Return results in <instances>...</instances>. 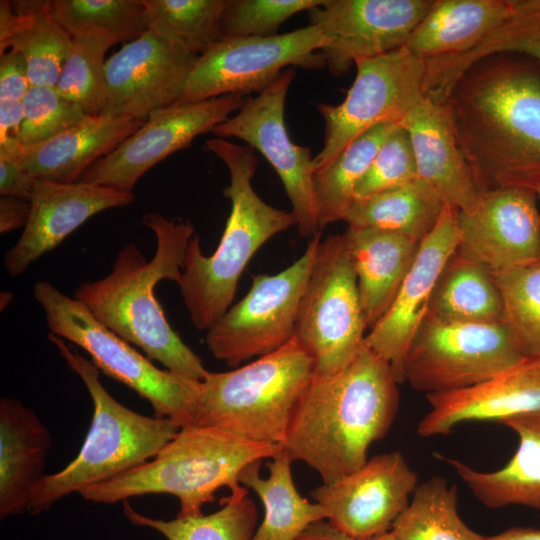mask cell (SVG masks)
<instances>
[{
  "instance_id": "obj_1",
  "label": "cell",
  "mask_w": 540,
  "mask_h": 540,
  "mask_svg": "<svg viewBox=\"0 0 540 540\" xmlns=\"http://www.w3.org/2000/svg\"><path fill=\"white\" fill-rule=\"evenodd\" d=\"M447 102L458 144L482 192L540 185V64L501 53L471 65Z\"/></svg>"
},
{
  "instance_id": "obj_2",
  "label": "cell",
  "mask_w": 540,
  "mask_h": 540,
  "mask_svg": "<svg viewBox=\"0 0 540 540\" xmlns=\"http://www.w3.org/2000/svg\"><path fill=\"white\" fill-rule=\"evenodd\" d=\"M398 384L389 364L363 342L342 369L314 375L294 410L284 449L324 484L357 471L398 413Z\"/></svg>"
},
{
  "instance_id": "obj_3",
  "label": "cell",
  "mask_w": 540,
  "mask_h": 540,
  "mask_svg": "<svg viewBox=\"0 0 540 540\" xmlns=\"http://www.w3.org/2000/svg\"><path fill=\"white\" fill-rule=\"evenodd\" d=\"M143 224L156 237V251L147 261L134 244L117 254L105 277L81 283L74 298L105 327L142 349L167 370L202 381L208 370L201 358L172 329L155 297L157 283L180 277L189 242L195 234L190 221L147 213Z\"/></svg>"
},
{
  "instance_id": "obj_4",
  "label": "cell",
  "mask_w": 540,
  "mask_h": 540,
  "mask_svg": "<svg viewBox=\"0 0 540 540\" xmlns=\"http://www.w3.org/2000/svg\"><path fill=\"white\" fill-rule=\"evenodd\" d=\"M204 149L228 168L230 183L223 194L231 211L217 249L205 256L195 233L186 250L176 281L190 318L197 329H209L230 308L239 279L255 253L273 236L293 225L292 212L263 201L252 186L258 159L254 149L221 138L209 139Z\"/></svg>"
},
{
  "instance_id": "obj_5",
  "label": "cell",
  "mask_w": 540,
  "mask_h": 540,
  "mask_svg": "<svg viewBox=\"0 0 540 540\" xmlns=\"http://www.w3.org/2000/svg\"><path fill=\"white\" fill-rule=\"evenodd\" d=\"M283 449L281 444L252 441L214 427H181L151 460L79 494L102 504L169 494L179 501L177 517L198 516L222 487L234 495L248 493L239 482L242 471L252 463L274 458Z\"/></svg>"
},
{
  "instance_id": "obj_6",
  "label": "cell",
  "mask_w": 540,
  "mask_h": 540,
  "mask_svg": "<svg viewBox=\"0 0 540 540\" xmlns=\"http://www.w3.org/2000/svg\"><path fill=\"white\" fill-rule=\"evenodd\" d=\"M68 367L85 384L93 403V417L84 443L62 470L45 475L28 507L33 515L48 511L58 500L105 483L151 460L181 428L169 418L149 417L118 402L103 386L100 371L64 339L52 333Z\"/></svg>"
},
{
  "instance_id": "obj_7",
  "label": "cell",
  "mask_w": 540,
  "mask_h": 540,
  "mask_svg": "<svg viewBox=\"0 0 540 540\" xmlns=\"http://www.w3.org/2000/svg\"><path fill=\"white\" fill-rule=\"evenodd\" d=\"M315 375L313 359L293 338L279 349L227 372H207L191 426L283 445L294 410Z\"/></svg>"
},
{
  "instance_id": "obj_8",
  "label": "cell",
  "mask_w": 540,
  "mask_h": 540,
  "mask_svg": "<svg viewBox=\"0 0 540 540\" xmlns=\"http://www.w3.org/2000/svg\"><path fill=\"white\" fill-rule=\"evenodd\" d=\"M50 333L81 347L106 376L128 386L147 400L158 418L180 427L192 425V413L201 381L156 367L130 343L101 324L74 297L47 281L34 285Z\"/></svg>"
},
{
  "instance_id": "obj_9",
  "label": "cell",
  "mask_w": 540,
  "mask_h": 540,
  "mask_svg": "<svg viewBox=\"0 0 540 540\" xmlns=\"http://www.w3.org/2000/svg\"><path fill=\"white\" fill-rule=\"evenodd\" d=\"M357 277L343 234L320 241L296 319L294 337L328 375L357 354L367 329Z\"/></svg>"
},
{
  "instance_id": "obj_10",
  "label": "cell",
  "mask_w": 540,
  "mask_h": 540,
  "mask_svg": "<svg viewBox=\"0 0 540 540\" xmlns=\"http://www.w3.org/2000/svg\"><path fill=\"white\" fill-rule=\"evenodd\" d=\"M501 322H462L427 315L409 346L403 383L426 395L480 384L521 360Z\"/></svg>"
},
{
  "instance_id": "obj_11",
  "label": "cell",
  "mask_w": 540,
  "mask_h": 540,
  "mask_svg": "<svg viewBox=\"0 0 540 540\" xmlns=\"http://www.w3.org/2000/svg\"><path fill=\"white\" fill-rule=\"evenodd\" d=\"M354 64L356 77L344 100L316 104L324 120V140L313 157L314 174L358 136L382 123H399L426 98L425 62L405 47Z\"/></svg>"
},
{
  "instance_id": "obj_12",
  "label": "cell",
  "mask_w": 540,
  "mask_h": 540,
  "mask_svg": "<svg viewBox=\"0 0 540 540\" xmlns=\"http://www.w3.org/2000/svg\"><path fill=\"white\" fill-rule=\"evenodd\" d=\"M328 39L317 25L268 37H223L198 56L177 103L260 93L286 69L326 66Z\"/></svg>"
},
{
  "instance_id": "obj_13",
  "label": "cell",
  "mask_w": 540,
  "mask_h": 540,
  "mask_svg": "<svg viewBox=\"0 0 540 540\" xmlns=\"http://www.w3.org/2000/svg\"><path fill=\"white\" fill-rule=\"evenodd\" d=\"M320 236L311 238L303 255L289 267L274 275L254 276L248 293L207 329L205 342L216 359L236 367L293 338Z\"/></svg>"
},
{
  "instance_id": "obj_14",
  "label": "cell",
  "mask_w": 540,
  "mask_h": 540,
  "mask_svg": "<svg viewBox=\"0 0 540 540\" xmlns=\"http://www.w3.org/2000/svg\"><path fill=\"white\" fill-rule=\"evenodd\" d=\"M295 77L286 69L255 97L248 96L237 114L216 126L212 133L235 137L260 152L278 174L292 205L302 237L320 234L314 194L313 157L308 147L296 145L284 121L288 89Z\"/></svg>"
},
{
  "instance_id": "obj_15",
  "label": "cell",
  "mask_w": 540,
  "mask_h": 540,
  "mask_svg": "<svg viewBox=\"0 0 540 540\" xmlns=\"http://www.w3.org/2000/svg\"><path fill=\"white\" fill-rule=\"evenodd\" d=\"M247 97L228 94L154 111L136 132L90 166L79 181L132 192L149 169L189 146L195 137L212 132L238 111Z\"/></svg>"
},
{
  "instance_id": "obj_16",
  "label": "cell",
  "mask_w": 540,
  "mask_h": 540,
  "mask_svg": "<svg viewBox=\"0 0 540 540\" xmlns=\"http://www.w3.org/2000/svg\"><path fill=\"white\" fill-rule=\"evenodd\" d=\"M434 0H326L308 11L310 25L328 39L320 51L334 76L355 61L381 56L405 46Z\"/></svg>"
},
{
  "instance_id": "obj_17",
  "label": "cell",
  "mask_w": 540,
  "mask_h": 540,
  "mask_svg": "<svg viewBox=\"0 0 540 540\" xmlns=\"http://www.w3.org/2000/svg\"><path fill=\"white\" fill-rule=\"evenodd\" d=\"M418 484L402 453L392 451L373 456L334 483H323L311 495L335 529L354 540H368L391 531Z\"/></svg>"
},
{
  "instance_id": "obj_18",
  "label": "cell",
  "mask_w": 540,
  "mask_h": 540,
  "mask_svg": "<svg viewBox=\"0 0 540 540\" xmlns=\"http://www.w3.org/2000/svg\"><path fill=\"white\" fill-rule=\"evenodd\" d=\"M538 201L521 187L482 192L472 211H459L456 253L491 274L540 263Z\"/></svg>"
},
{
  "instance_id": "obj_19",
  "label": "cell",
  "mask_w": 540,
  "mask_h": 540,
  "mask_svg": "<svg viewBox=\"0 0 540 540\" xmlns=\"http://www.w3.org/2000/svg\"><path fill=\"white\" fill-rule=\"evenodd\" d=\"M198 56L148 30L105 63L106 101L100 115L145 122L177 103Z\"/></svg>"
},
{
  "instance_id": "obj_20",
  "label": "cell",
  "mask_w": 540,
  "mask_h": 540,
  "mask_svg": "<svg viewBox=\"0 0 540 540\" xmlns=\"http://www.w3.org/2000/svg\"><path fill=\"white\" fill-rule=\"evenodd\" d=\"M459 209L444 205L433 230L421 241L416 258L392 304L366 334L364 343L385 360L403 383V365L416 332L429 313L437 282L459 243Z\"/></svg>"
},
{
  "instance_id": "obj_21",
  "label": "cell",
  "mask_w": 540,
  "mask_h": 540,
  "mask_svg": "<svg viewBox=\"0 0 540 540\" xmlns=\"http://www.w3.org/2000/svg\"><path fill=\"white\" fill-rule=\"evenodd\" d=\"M134 201L133 192L77 181L58 183L36 179L31 211L24 230L4 256L11 277L23 274L42 255L56 248L92 216Z\"/></svg>"
},
{
  "instance_id": "obj_22",
  "label": "cell",
  "mask_w": 540,
  "mask_h": 540,
  "mask_svg": "<svg viewBox=\"0 0 540 540\" xmlns=\"http://www.w3.org/2000/svg\"><path fill=\"white\" fill-rule=\"evenodd\" d=\"M430 410L419 421L421 437L449 434L457 425L497 421L540 410V357H524L475 386L426 395Z\"/></svg>"
},
{
  "instance_id": "obj_23",
  "label": "cell",
  "mask_w": 540,
  "mask_h": 540,
  "mask_svg": "<svg viewBox=\"0 0 540 540\" xmlns=\"http://www.w3.org/2000/svg\"><path fill=\"white\" fill-rule=\"evenodd\" d=\"M398 124L409 134L418 177L445 205L472 211L481 191L458 144L448 102L426 97Z\"/></svg>"
},
{
  "instance_id": "obj_24",
  "label": "cell",
  "mask_w": 540,
  "mask_h": 540,
  "mask_svg": "<svg viewBox=\"0 0 540 540\" xmlns=\"http://www.w3.org/2000/svg\"><path fill=\"white\" fill-rule=\"evenodd\" d=\"M49 430L20 400L0 399V518L28 511L44 478Z\"/></svg>"
},
{
  "instance_id": "obj_25",
  "label": "cell",
  "mask_w": 540,
  "mask_h": 540,
  "mask_svg": "<svg viewBox=\"0 0 540 540\" xmlns=\"http://www.w3.org/2000/svg\"><path fill=\"white\" fill-rule=\"evenodd\" d=\"M143 123L122 116H89L48 140L22 146L15 157L34 179L77 182L90 166L111 153Z\"/></svg>"
},
{
  "instance_id": "obj_26",
  "label": "cell",
  "mask_w": 540,
  "mask_h": 540,
  "mask_svg": "<svg viewBox=\"0 0 540 540\" xmlns=\"http://www.w3.org/2000/svg\"><path fill=\"white\" fill-rule=\"evenodd\" d=\"M499 423L518 437L514 455L502 468L478 471L458 459L439 454L437 457L453 468L486 507L518 505L540 511V410L511 416Z\"/></svg>"
},
{
  "instance_id": "obj_27",
  "label": "cell",
  "mask_w": 540,
  "mask_h": 540,
  "mask_svg": "<svg viewBox=\"0 0 540 540\" xmlns=\"http://www.w3.org/2000/svg\"><path fill=\"white\" fill-rule=\"evenodd\" d=\"M343 237L356 273L366 324L371 329L392 304L421 242L395 232L349 226Z\"/></svg>"
},
{
  "instance_id": "obj_28",
  "label": "cell",
  "mask_w": 540,
  "mask_h": 540,
  "mask_svg": "<svg viewBox=\"0 0 540 540\" xmlns=\"http://www.w3.org/2000/svg\"><path fill=\"white\" fill-rule=\"evenodd\" d=\"M517 10V0H434L405 48L424 62L471 50Z\"/></svg>"
},
{
  "instance_id": "obj_29",
  "label": "cell",
  "mask_w": 540,
  "mask_h": 540,
  "mask_svg": "<svg viewBox=\"0 0 540 540\" xmlns=\"http://www.w3.org/2000/svg\"><path fill=\"white\" fill-rule=\"evenodd\" d=\"M72 38L52 18L50 1H0V54L20 53L32 86H56Z\"/></svg>"
},
{
  "instance_id": "obj_30",
  "label": "cell",
  "mask_w": 540,
  "mask_h": 540,
  "mask_svg": "<svg viewBox=\"0 0 540 540\" xmlns=\"http://www.w3.org/2000/svg\"><path fill=\"white\" fill-rule=\"evenodd\" d=\"M292 462L283 449L268 463V477L260 475L262 461L250 464L240 474V484L252 489L264 506L263 521L251 540H297L310 525L326 520L323 507L298 492Z\"/></svg>"
},
{
  "instance_id": "obj_31",
  "label": "cell",
  "mask_w": 540,
  "mask_h": 540,
  "mask_svg": "<svg viewBox=\"0 0 540 540\" xmlns=\"http://www.w3.org/2000/svg\"><path fill=\"white\" fill-rule=\"evenodd\" d=\"M444 203L419 177L401 186L356 198L344 219L349 227L399 233L422 241L435 227Z\"/></svg>"
},
{
  "instance_id": "obj_32",
  "label": "cell",
  "mask_w": 540,
  "mask_h": 540,
  "mask_svg": "<svg viewBox=\"0 0 540 540\" xmlns=\"http://www.w3.org/2000/svg\"><path fill=\"white\" fill-rule=\"evenodd\" d=\"M501 53L524 55L540 64V0H517L516 13L471 50L425 62L428 87L447 97L471 65Z\"/></svg>"
},
{
  "instance_id": "obj_33",
  "label": "cell",
  "mask_w": 540,
  "mask_h": 540,
  "mask_svg": "<svg viewBox=\"0 0 540 540\" xmlns=\"http://www.w3.org/2000/svg\"><path fill=\"white\" fill-rule=\"evenodd\" d=\"M428 315L462 322H501L502 301L491 273L455 252L437 282Z\"/></svg>"
},
{
  "instance_id": "obj_34",
  "label": "cell",
  "mask_w": 540,
  "mask_h": 540,
  "mask_svg": "<svg viewBox=\"0 0 540 540\" xmlns=\"http://www.w3.org/2000/svg\"><path fill=\"white\" fill-rule=\"evenodd\" d=\"M398 123H382L367 130L322 171L314 174V194L319 232L344 219L355 199V188L365 174L382 143Z\"/></svg>"
},
{
  "instance_id": "obj_35",
  "label": "cell",
  "mask_w": 540,
  "mask_h": 540,
  "mask_svg": "<svg viewBox=\"0 0 540 540\" xmlns=\"http://www.w3.org/2000/svg\"><path fill=\"white\" fill-rule=\"evenodd\" d=\"M391 532L399 540H485L458 513V490L442 476L419 483Z\"/></svg>"
},
{
  "instance_id": "obj_36",
  "label": "cell",
  "mask_w": 540,
  "mask_h": 540,
  "mask_svg": "<svg viewBox=\"0 0 540 540\" xmlns=\"http://www.w3.org/2000/svg\"><path fill=\"white\" fill-rule=\"evenodd\" d=\"M248 493L225 497L221 507L209 515L152 518L136 511L127 501L123 513L130 523L151 528L167 540H251L256 531L258 510Z\"/></svg>"
},
{
  "instance_id": "obj_37",
  "label": "cell",
  "mask_w": 540,
  "mask_h": 540,
  "mask_svg": "<svg viewBox=\"0 0 540 540\" xmlns=\"http://www.w3.org/2000/svg\"><path fill=\"white\" fill-rule=\"evenodd\" d=\"M228 0H143L148 29L197 56L223 38Z\"/></svg>"
},
{
  "instance_id": "obj_38",
  "label": "cell",
  "mask_w": 540,
  "mask_h": 540,
  "mask_svg": "<svg viewBox=\"0 0 540 540\" xmlns=\"http://www.w3.org/2000/svg\"><path fill=\"white\" fill-rule=\"evenodd\" d=\"M143 0H53L52 18L72 37L101 36L113 45L131 42L145 32Z\"/></svg>"
},
{
  "instance_id": "obj_39",
  "label": "cell",
  "mask_w": 540,
  "mask_h": 540,
  "mask_svg": "<svg viewBox=\"0 0 540 540\" xmlns=\"http://www.w3.org/2000/svg\"><path fill=\"white\" fill-rule=\"evenodd\" d=\"M502 301L501 323L522 357H540V263L491 274Z\"/></svg>"
},
{
  "instance_id": "obj_40",
  "label": "cell",
  "mask_w": 540,
  "mask_h": 540,
  "mask_svg": "<svg viewBox=\"0 0 540 540\" xmlns=\"http://www.w3.org/2000/svg\"><path fill=\"white\" fill-rule=\"evenodd\" d=\"M111 46L98 35L74 36L55 86L89 116L100 115L105 106V54Z\"/></svg>"
},
{
  "instance_id": "obj_41",
  "label": "cell",
  "mask_w": 540,
  "mask_h": 540,
  "mask_svg": "<svg viewBox=\"0 0 540 540\" xmlns=\"http://www.w3.org/2000/svg\"><path fill=\"white\" fill-rule=\"evenodd\" d=\"M22 105V146L48 140L89 117L78 105L63 97L55 86H31Z\"/></svg>"
},
{
  "instance_id": "obj_42",
  "label": "cell",
  "mask_w": 540,
  "mask_h": 540,
  "mask_svg": "<svg viewBox=\"0 0 540 540\" xmlns=\"http://www.w3.org/2000/svg\"><path fill=\"white\" fill-rule=\"evenodd\" d=\"M326 0H228L222 16L223 37H268L293 15Z\"/></svg>"
},
{
  "instance_id": "obj_43",
  "label": "cell",
  "mask_w": 540,
  "mask_h": 540,
  "mask_svg": "<svg viewBox=\"0 0 540 540\" xmlns=\"http://www.w3.org/2000/svg\"><path fill=\"white\" fill-rule=\"evenodd\" d=\"M417 167L408 132L397 124L386 137L355 188V199L365 198L412 181Z\"/></svg>"
},
{
  "instance_id": "obj_44",
  "label": "cell",
  "mask_w": 540,
  "mask_h": 540,
  "mask_svg": "<svg viewBox=\"0 0 540 540\" xmlns=\"http://www.w3.org/2000/svg\"><path fill=\"white\" fill-rule=\"evenodd\" d=\"M31 83L24 57L9 50L0 58V98L23 100Z\"/></svg>"
},
{
  "instance_id": "obj_45",
  "label": "cell",
  "mask_w": 540,
  "mask_h": 540,
  "mask_svg": "<svg viewBox=\"0 0 540 540\" xmlns=\"http://www.w3.org/2000/svg\"><path fill=\"white\" fill-rule=\"evenodd\" d=\"M23 119L21 100L0 98V155L16 156L19 152Z\"/></svg>"
},
{
  "instance_id": "obj_46",
  "label": "cell",
  "mask_w": 540,
  "mask_h": 540,
  "mask_svg": "<svg viewBox=\"0 0 540 540\" xmlns=\"http://www.w3.org/2000/svg\"><path fill=\"white\" fill-rule=\"evenodd\" d=\"M34 179L15 156L0 155V195L30 199Z\"/></svg>"
},
{
  "instance_id": "obj_47",
  "label": "cell",
  "mask_w": 540,
  "mask_h": 540,
  "mask_svg": "<svg viewBox=\"0 0 540 540\" xmlns=\"http://www.w3.org/2000/svg\"><path fill=\"white\" fill-rule=\"evenodd\" d=\"M30 199L1 196L0 197V232L8 233L25 227L30 216Z\"/></svg>"
},
{
  "instance_id": "obj_48",
  "label": "cell",
  "mask_w": 540,
  "mask_h": 540,
  "mask_svg": "<svg viewBox=\"0 0 540 540\" xmlns=\"http://www.w3.org/2000/svg\"><path fill=\"white\" fill-rule=\"evenodd\" d=\"M297 540H354L321 520L310 525Z\"/></svg>"
},
{
  "instance_id": "obj_49",
  "label": "cell",
  "mask_w": 540,
  "mask_h": 540,
  "mask_svg": "<svg viewBox=\"0 0 540 540\" xmlns=\"http://www.w3.org/2000/svg\"><path fill=\"white\" fill-rule=\"evenodd\" d=\"M485 540H540V529L513 527L496 535L485 536Z\"/></svg>"
},
{
  "instance_id": "obj_50",
  "label": "cell",
  "mask_w": 540,
  "mask_h": 540,
  "mask_svg": "<svg viewBox=\"0 0 540 540\" xmlns=\"http://www.w3.org/2000/svg\"><path fill=\"white\" fill-rule=\"evenodd\" d=\"M368 540H399L391 531Z\"/></svg>"
},
{
  "instance_id": "obj_51",
  "label": "cell",
  "mask_w": 540,
  "mask_h": 540,
  "mask_svg": "<svg viewBox=\"0 0 540 540\" xmlns=\"http://www.w3.org/2000/svg\"><path fill=\"white\" fill-rule=\"evenodd\" d=\"M1 294L4 296V298L1 296V310H3L12 300V294L10 292H2Z\"/></svg>"
},
{
  "instance_id": "obj_52",
  "label": "cell",
  "mask_w": 540,
  "mask_h": 540,
  "mask_svg": "<svg viewBox=\"0 0 540 540\" xmlns=\"http://www.w3.org/2000/svg\"><path fill=\"white\" fill-rule=\"evenodd\" d=\"M536 195L538 197V200L540 202V185L535 189Z\"/></svg>"
}]
</instances>
